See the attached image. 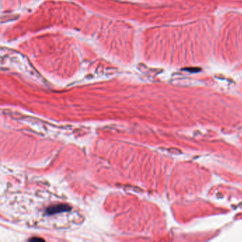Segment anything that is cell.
<instances>
[{
	"label": "cell",
	"instance_id": "3957f363",
	"mask_svg": "<svg viewBox=\"0 0 242 242\" xmlns=\"http://www.w3.org/2000/svg\"><path fill=\"white\" fill-rule=\"evenodd\" d=\"M30 241H44V239H41V238H37V237H33L31 239H29Z\"/></svg>",
	"mask_w": 242,
	"mask_h": 242
},
{
	"label": "cell",
	"instance_id": "6da1fadb",
	"mask_svg": "<svg viewBox=\"0 0 242 242\" xmlns=\"http://www.w3.org/2000/svg\"><path fill=\"white\" fill-rule=\"evenodd\" d=\"M71 209V207L67 204H58L52 205L46 209V214L48 215H53L65 211H68Z\"/></svg>",
	"mask_w": 242,
	"mask_h": 242
},
{
	"label": "cell",
	"instance_id": "7a4b0ae2",
	"mask_svg": "<svg viewBox=\"0 0 242 242\" xmlns=\"http://www.w3.org/2000/svg\"><path fill=\"white\" fill-rule=\"evenodd\" d=\"M186 70L188 71H193V72H198V71H200V68H186Z\"/></svg>",
	"mask_w": 242,
	"mask_h": 242
}]
</instances>
